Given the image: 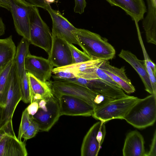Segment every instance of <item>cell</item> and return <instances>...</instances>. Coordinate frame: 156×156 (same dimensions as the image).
<instances>
[{
    "mask_svg": "<svg viewBox=\"0 0 156 156\" xmlns=\"http://www.w3.org/2000/svg\"><path fill=\"white\" fill-rule=\"evenodd\" d=\"M14 134L15 133L13 129L12 121L9 122L0 129V141L6 135Z\"/></svg>",
    "mask_w": 156,
    "mask_h": 156,
    "instance_id": "1f68e13d",
    "label": "cell"
},
{
    "mask_svg": "<svg viewBox=\"0 0 156 156\" xmlns=\"http://www.w3.org/2000/svg\"><path fill=\"white\" fill-rule=\"evenodd\" d=\"M24 141L19 140L15 134H8L0 141V156H27Z\"/></svg>",
    "mask_w": 156,
    "mask_h": 156,
    "instance_id": "e0dca14e",
    "label": "cell"
},
{
    "mask_svg": "<svg viewBox=\"0 0 156 156\" xmlns=\"http://www.w3.org/2000/svg\"><path fill=\"white\" fill-rule=\"evenodd\" d=\"M54 96L58 100L61 116L92 115L94 107L83 99L66 94Z\"/></svg>",
    "mask_w": 156,
    "mask_h": 156,
    "instance_id": "52a82bcc",
    "label": "cell"
},
{
    "mask_svg": "<svg viewBox=\"0 0 156 156\" xmlns=\"http://www.w3.org/2000/svg\"><path fill=\"white\" fill-rule=\"evenodd\" d=\"M118 55L129 64L137 72L144 84L145 90L151 94L154 95L144 60H139L130 51L123 49L121 50Z\"/></svg>",
    "mask_w": 156,
    "mask_h": 156,
    "instance_id": "ac0fdd59",
    "label": "cell"
},
{
    "mask_svg": "<svg viewBox=\"0 0 156 156\" xmlns=\"http://www.w3.org/2000/svg\"><path fill=\"white\" fill-rule=\"evenodd\" d=\"M0 7L10 11L11 7L9 0H0Z\"/></svg>",
    "mask_w": 156,
    "mask_h": 156,
    "instance_id": "8d00e7d4",
    "label": "cell"
},
{
    "mask_svg": "<svg viewBox=\"0 0 156 156\" xmlns=\"http://www.w3.org/2000/svg\"><path fill=\"white\" fill-rule=\"evenodd\" d=\"M5 25L2 19L0 17V36L4 34L5 32Z\"/></svg>",
    "mask_w": 156,
    "mask_h": 156,
    "instance_id": "74e56055",
    "label": "cell"
},
{
    "mask_svg": "<svg viewBox=\"0 0 156 156\" xmlns=\"http://www.w3.org/2000/svg\"><path fill=\"white\" fill-rule=\"evenodd\" d=\"M139 99L136 97L128 95L111 100L94 108L91 116L105 123L114 119H124L129 110Z\"/></svg>",
    "mask_w": 156,
    "mask_h": 156,
    "instance_id": "3957f363",
    "label": "cell"
},
{
    "mask_svg": "<svg viewBox=\"0 0 156 156\" xmlns=\"http://www.w3.org/2000/svg\"><path fill=\"white\" fill-rule=\"evenodd\" d=\"M30 44L44 49L49 55L52 36L49 27L41 18L37 7L29 6Z\"/></svg>",
    "mask_w": 156,
    "mask_h": 156,
    "instance_id": "277c9868",
    "label": "cell"
},
{
    "mask_svg": "<svg viewBox=\"0 0 156 156\" xmlns=\"http://www.w3.org/2000/svg\"><path fill=\"white\" fill-rule=\"evenodd\" d=\"M20 80L21 100L25 103H30L31 93L27 72L25 69L24 70Z\"/></svg>",
    "mask_w": 156,
    "mask_h": 156,
    "instance_id": "d4e9b609",
    "label": "cell"
},
{
    "mask_svg": "<svg viewBox=\"0 0 156 156\" xmlns=\"http://www.w3.org/2000/svg\"><path fill=\"white\" fill-rule=\"evenodd\" d=\"M45 1L48 4H50L54 2L55 0H45Z\"/></svg>",
    "mask_w": 156,
    "mask_h": 156,
    "instance_id": "ab89813d",
    "label": "cell"
},
{
    "mask_svg": "<svg viewBox=\"0 0 156 156\" xmlns=\"http://www.w3.org/2000/svg\"><path fill=\"white\" fill-rule=\"evenodd\" d=\"M54 67L48 59L32 55L30 52L26 56L25 69L43 82L50 80Z\"/></svg>",
    "mask_w": 156,
    "mask_h": 156,
    "instance_id": "8fae6325",
    "label": "cell"
},
{
    "mask_svg": "<svg viewBox=\"0 0 156 156\" xmlns=\"http://www.w3.org/2000/svg\"><path fill=\"white\" fill-rule=\"evenodd\" d=\"M27 73L31 93L30 103L34 100L46 99L54 96L50 80L44 82L31 74Z\"/></svg>",
    "mask_w": 156,
    "mask_h": 156,
    "instance_id": "44dd1931",
    "label": "cell"
},
{
    "mask_svg": "<svg viewBox=\"0 0 156 156\" xmlns=\"http://www.w3.org/2000/svg\"><path fill=\"white\" fill-rule=\"evenodd\" d=\"M86 6V0H75L74 12L80 14H82L84 12Z\"/></svg>",
    "mask_w": 156,
    "mask_h": 156,
    "instance_id": "d6a6232c",
    "label": "cell"
},
{
    "mask_svg": "<svg viewBox=\"0 0 156 156\" xmlns=\"http://www.w3.org/2000/svg\"><path fill=\"white\" fill-rule=\"evenodd\" d=\"M70 48L73 59V64L87 61L91 58L83 51L79 50L73 44L68 43Z\"/></svg>",
    "mask_w": 156,
    "mask_h": 156,
    "instance_id": "484cf974",
    "label": "cell"
},
{
    "mask_svg": "<svg viewBox=\"0 0 156 156\" xmlns=\"http://www.w3.org/2000/svg\"><path fill=\"white\" fill-rule=\"evenodd\" d=\"M31 120V117L29 114L26 108L22 114L18 137L19 140L22 141V136L30 125Z\"/></svg>",
    "mask_w": 156,
    "mask_h": 156,
    "instance_id": "4316f807",
    "label": "cell"
},
{
    "mask_svg": "<svg viewBox=\"0 0 156 156\" xmlns=\"http://www.w3.org/2000/svg\"><path fill=\"white\" fill-rule=\"evenodd\" d=\"M72 33L83 51L92 59H112L115 51L107 39L89 30L76 28Z\"/></svg>",
    "mask_w": 156,
    "mask_h": 156,
    "instance_id": "6da1fadb",
    "label": "cell"
},
{
    "mask_svg": "<svg viewBox=\"0 0 156 156\" xmlns=\"http://www.w3.org/2000/svg\"><path fill=\"white\" fill-rule=\"evenodd\" d=\"M148 6L147 15L151 16H156V0H146Z\"/></svg>",
    "mask_w": 156,
    "mask_h": 156,
    "instance_id": "836d02e7",
    "label": "cell"
},
{
    "mask_svg": "<svg viewBox=\"0 0 156 156\" xmlns=\"http://www.w3.org/2000/svg\"><path fill=\"white\" fill-rule=\"evenodd\" d=\"M21 99L20 78L13 61L9 73V88L2 114V127L8 122L12 121L15 109Z\"/></svg>",
    "mask_w": 156,
    "mask_h": 156,
    "instance_id": "8992f818",
    "label": "cell"
},
{
    "mask_svg": "<svg viewBox=\"0 0 156 156\" xmlns=\"http://www.w3.org/2000/svg\"><path fill=\"white\" fill-rule=\"evenodd\" d=\"M100 68L126 93L130 94L135 92V89L127 77L124 66L119 68L111 65L108 61H105Z\"/></svg>",
    "mask_w": 156,
    "mask_h": 156,
    "instance_id": "9a60e30c",
    "label": "cell"
},
{
    "mask_svg": "<svg viewBox=\"0 0 156 156\" xmlns=\"http://www.w3.org/2000/svg\"><path fill=\"white\" fill-rule=\"evenodd\" d=\"M30 44L29 41L23 37L19 43L16 50L13 61L20 79L25 69V60L27 55L29 52V47Z\"/></svg>",
    "mask_w": 156,
    "mask_h": 156,
    "instance_id": "603a6c76",
    "label": "cell"
},
{
    "mask_svg": "<svg viewBox=\"0 0 156 156\" xmlns=\"http://www.w3.org/2000/svg\"><path fill=\"white\" fill-rule=\"evenodd\" d=\"M3 108V107L0 105V129L2 127L1 123Z\"/></svg>",
    "mask_w": 156,
    "mask_h": 156,
    "instance_id": "f35d334b",
    "label": "cell"
},
{
    "mask_svg": "<svg viewBox=\"0 0 156 156\" xmlns=\"http://www.w3.org/2000/svg\"><path fill=\"white\" fill-rule=\"evenodd\" d=\"M124 156H146L143 136L136 130L129 132L126 136L122 149Z\"/></svg>",
    "mask_w": 156,
    "mask_h": 156,
    "instance_id": "d6986e66",
    "label": "cell"
},
{
    "mask_svg": "<svg viewBox=\"0 0 156 156\" xmlns=\"http://www.w3.org/2000/svg\"><path fill=\"white\" fill-rule=\"evenodd\" d=\"M156 156V131L155 130L148 152L146 153V156Z\"/></svg>",
    "mask_w": 156,
    "mask_h": 156,
    "instance_id": "e575fe53",
    "label": "cell"
},
{
    "mask_svg": "<svg viewBox=\"0 0 156 156\" xmlns=\"http://www.w3.org/2000/svg\"><path fill=\"white\" fill-rule=\"evenodd\" d=\"M111 6L119 7L136 23L144 19L147 9L143 0H106Z\"/></svg>",
    "mask_w": 156,
    "mask_h": 156,
    "instance_id": "2e32d148",
    "label": "cell"
},
{
    "mask_svg": "<svg viewBox=\"0 0 156 156\" xmlns=\"http://www.w3.org/2000/svg\"><path fill=\"white\" fill-rule=\"evenodd\" d=\"M52 36V47L48 59L55 67H63L72 64V56L68 42L57 36Z\"/></svg>",
    "mask_w": 156,
    "mask_h": 156,
    "instance_id": "4fadbf2b",
    "label": "cell"
},
{
    "mask_svg": "<svg viewBox=\"0 0 156 156\" xmlns=\"http://www.w3.org/2000/svg\"><path fill=\"white\" fill-rule=\"evenodd\" d=\"M36 100L38 105V109L33 115L30 116L38 125L40 130L48 131L61 116L58 100L54 95Z\"/></svg>",
    "mask_w": 156,
    "mask_h": 156,
    "instance_id": "5b68a950",
    "label": "cell"
},
{
    "mask_svg": "<svg viewBox=\"0 0 156 156\" xmlns=\"http://www.w3.org/2000/svg\"><path fill=\"white\" fill-rule=\"evenodd\" d=\"M124 119L139 129L153 125L156 119V96L151 94L144 98L139 99Z\"/></svg>",
    "mask_w": 156,
    "mask_h": 156,
    "instance_id": "7a4b0ae2",
    "label": "cell"
},
{
    "mask_svg": "<svg viewBox=\"0 0 156 156\" xmlns=\"http://www.w3.org/2000/svg\"><path fill=\"white\" fill-rule=\"evenodd\" d=\"M52 22V34L60 37L68 43L80 46V44L72 33L76 28L74 27L58 10L51 8L47 10Z\"/></svg>",
    "mask_w": 156,
    "mask_h": 156,
    "instance_id": "7c38bea8",
    "label": "cell"
},
{
    "mask_svg": "<svg viewBox=\"0 0 156 156\" xmlns=\"http://www.w3.org/2000/svg\"><path fill=\"white\" fill-rule=\"evenodd\" d=\"M16 47L12 35L0 39V72L14 59Z\"/></svg>",
    "mask_w": 156,
    "mask_h": 156,
    "instance_id": "7402d4cb",
    "label": "cell"
},
{
    "mask_svg": "<svg viewBox=\"0 0 156 156\" xmlns=\"http://www.w3.org/2000/svg\"><path fill=\"white\" fill-rule=\"evenodd\" d=\"M96 73L99 79L120 87L116 83L100 68H98L96 70Z\"/></svg>",
    "mask_w": 156,
    "mask_h": 156,
    "instance_id": "4dcf8cb0",
    "label": "cell"
},
{
    "mask_svg": "<svg viewBox=\"0 0 156 156\" xmlns=\"http://www.w3.org/2000/svg\"><path fill=\"white\" fill-rule=\"evenodd\" d=\"M13 60L0 72V105L5 106L9 88V77Z\"/></svg>",
    "mask_w": 156,
    "mask_h": 156,
    "instance_id": "cb8c5ba5",
    "label": "cell"
},
{
    "mask_svg": "<svg viewBox=\"0 0 156 156\" xmlns=\"http://www.w3.org/2000/svg\"><path fill=\"white\" fill-rule=\"evenodd\" d=\"M24 5L28 6L40 7L47 10L51 8L49 4L45 0H18Z\"/></svg>",
    "mask_w": 156,
    "mask_h": 156,
    "instance_id": "f546056e",
    "label": "cell"
},
{
    "mask_svg": "<svg viewBox=\"0 0 156 156\" xmlns=\"http://www.w3.org/2000/svg\"><path fill=\"white\" fill-rule=\"evenodd\" d=\"M11 12L16 31L29 41L30 39V23L29 6L18 0H9Z\"/></svg>",
    "mask_w": 156,
    "mask_h": 156,
    "instance_id": "30bf717a",
    "label": "cell"
},
{
    "mask_svg": "<svg viewBox=\"0 0 156 156\" xmlns=\"http://www.w3.org/2000/svg\"><path fill=\"white\" fill-rule=\"evenodd\" d=\"M86 87L97 94H101L112 99L128 96L120 87L100 79L88 80Z\"/></svg>",
    "mask_w": 156,
    "mask_h": 156,
    "instance_id": "ffe728a7",
    "label": "cell"
},
{
    "mask_svg": "<svg viewBox=\"0 0 156 156\" xmlns=\"http://www.w3.org/2000/svg\"><path fill=\"white\" fill-rule=\"evenodd\" d=\"M39 130L38 125L32 118L30 125L22 136L24 141L34 137Z\"/></svg>",
    "mask_w": 156,
    "mask_h": 156,
    "instance_id": "f1b7e54d",
    "label": "cell"
},
{
    "mask_svg": "<svg viewBox=\"0 0 156 156\" xmlns=\"http://www.w3.org/2000/svg\"><path fill=\"white\" fill-rule=\"evenodd\" d=\"M105 61L101 59H91L85 62L58 67L67 70L80 77L89 80L99 79L96 70L100 67Z\"/></svg>",
    "mask_w": 156,
    "mask_h": 156,
    "instance_id": "5bb4252c",
    "label": "cell"
},
{
    "mask_svg": "<svg viewBox=\"0 0 156 156\" xmlns=\"http://www.w3.org/2000/svg\"><path fill=\"white\" fill-rule=\"evenodd\" d=\"M106 133L105 123H94L85 136L81 148V156H97Z\"/></svg>",
    "mask_w": 156,
    "mask_h": 156,
    "instance_id": "ba28073f",
    "label": "cell"
},
{
    "mask_svg": "<svg viewBox=\"0 0 156 156\" xmlns=\"http://www.w3.org/2000/svg\"><path fill=\"white\" fill-rule=\"evenodd\" d=\"M144 57V63L148 74L150 81L152 86L154 94L156 96V76L151 68L149 64L148 61L149 58L145 48L142 49Z\"/></svg>",
    "mask_w": 156,
    "mask_h": 156,
    "instance_id": "83f0119b",
    "label": "cell"
},
{
    "mask_svg": "<svg viewBox=\"0 0 156 156\" xmlns=\"http://www.w3.org/2000/svg\"><path fill=\"white\" fill-rule=\"evenodd\" d=\"M38 107V101L37 100H35L33 101L27 108L28 112L31 116L33 115L36 113Z\"/></svg>",
    "mask_w": 156,
    "mask_h": 156,
    "instance_id": "d590c367",
    "label": "cell"
},
{
    "mask_svg": "<svg viewBox=\"0 0 156 156\" xmlns=\"http://www.w3.org/2000/svg\"><path fill=\"white\" fill-rule=\"evenodd\" d=\"M54 95L66 94L80 98L94 108V100L97 94L89 88L76 83L54 80L50 81Z\"/></svg>",
    "mask_w": 156,
    "mask_h": 156,
    "instance_id": "9c48e42d",
    "label": "cell"
}]
</instances>
